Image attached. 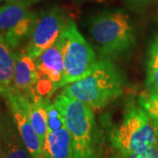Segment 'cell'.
Returning a JSON list of instances; mask_svg holds the SVG:
<instances>
[{"mask_svg":"<svg viewBox=\"0 0 158 158\" xmlns=\"http://www.w3.org/2000/svg\"><path fill=\"white\" fill-rule=\"evenodd\" d=\"M123 76L109 59L97 61L90 73L65 86L62 94L91 108H103L122 95Z\"/></svg>","mask_w":158,"mask_h":158,"instance_id":"cell-1","label":"cell"},{"mask_svg":"<svg viewBox=\"0 0 158 158\" xmlns=\"http://www.w3.org/2000/svg\"><path fill=\"white\" fill-rule=\"evenodd\" d=\"M54 103L63 114L71 135L73 158L101 157V134L91 107L64 94L58 95Z\"/></svg>","mask_w":158,"mask_h":158,"instance_id":"cell-2","label":"cell"},{"mask_svg":"<svg viewBox=\"0 0 158 158\" xmlns=\"http://www.w3.org/2000/svg\"><path fill=\"white\" fill-rule=\"evenodd\" d=\"M90 36L105 56L116 57L135 45V35L128 14L121 10L106 11L92 18Z\"/></svg>","mask_w":158,"mask_h":158,"instance_id":"cell-3","label":"cell"},{"mask_svg":"<svg viewBox=\"0 0 158 158\" xmlns=\"http://www.w3.org/2000/svg\"><path fill=\"white\" fill-rule=\"evenodd\" d=\"M110 141L113 148L125 156L141 151L158 141V121L142 107L131 106L121 123L112 130Z\"/></svg>","mask_w":158,"mask_h":158,"instance_id":"cell-4","label":"cell"},{"mask_svg":"<svg viewBox=\"0 0 158 158\" xmlns=\"http://www.w3.org/2000/svg\"><path fill=\"white\" fill-rule=\"evenodd\" d=\"M57 41L64 64L62 87L88 76L96 64V55L72 19H69Z\"/></svg>","mask_w":158,"mask_h":158,"instance_id":"cell-5","label":"cell"},{"mask_svg":"<svg viewBox=\"0 0 158 158\" xmlns=\"http://www.w3.org/2000/svg\"><path fill=\"white\" fill-rule=\"evenodd\" d=\"M38 14L29 6L6 3L0 6V39L11 49L18 48L29 39Z\"/></svg>","mask_w":158,"mask_h":158,"instance_id":"cell-6","label":"cell"},{"mask_svg":"<svg viewBox=\"0 0 158 158\" xmlns=\"http://www.w3.org/2000/svg\"><path fill=\"white\" fill-rule=\"evenodd\" d=\"M68 20L65 11L59 6H53L41 11L38 14L25 52L36 59L56 42Z\"/></svg>","mask_w":158,"mask_h":158,"instance_id":"cell-7","label":"cell"},{"mask_svg":"<svg viewBox=\"0 0 158 158\" xmlns=\"http://www.w3.org/2000/svg\"><path fill=\"white\" fill-rule=\"evenodd\" d=\"M3 96L6 98L13 123L33 158H43V147L34 131L27 113V98L11 88Z\"/></svg>","mask_w":158,"mask_h":158,"instance_id":"cell-8","label":"cell"},{"mask_svg":"<svg viewBox=\"0 0 158 158\" xmlns=\"http://www.w3.org/2000/svg\"><path fill=\"white\" fill-rule=\"evenodd\" d=\"M38 76L39 72L34 58L25 50L17 54L12 82L13 90L27 98L34 96V85Z\"/></svg>","mask_w":158,"mask_h":158,"instance_id":"cell-9","label":"cell"},{"mask_svg":"<svg viewBox=\"0 0 158 158\" xmlns=\"http://www.w3.org/2000/svg\"><path fill=\"white\" fill-rule=\"evenodd\" d=\"M0 158H33L10 119L0 123Z\"/></svg>","mask_w":158,"mask_h":158,"instance_id":"cell-10","label":"cell"},{"mask_svg":"<svg viewBox=\"0 0 158 158\" xmlns=\"http://www.w3.org/2000/svg\"><path fill=\"white\" fill-rule=\"evenodd\" d=\"M35 60L39 73L44 75L53 82L56 89L62 87L64 64L58 41L43 51Z\"/></svg>","mask_w":158,"mask_h":158,"instance_id":"cell-11","label":"cell"},{"mask_svg":"<svg viewBox=\"0 0 158 158\" xmlns=\"http://www.w3.org/2000/svg\"><path fill=\"white\" fill-rule=\"evenodd\" d=\"M43 158H73L71 135L66 127L48 132L43 145Z\"/></svg>","mask_w":158,"mask_h":158,"instance_id":"cell-12","label":"cell"},{"mask_svg":"<svg viewBox=\"0 0 158 158\" xmlns=\"http://www.w3.org/2000/svg\"><path fill=\"white\" fill-rule=\"evenodd\" d=\"M26 97V96H25ZM27 98V113L31 124L39 136L42 147L45 143L46 137L48 134V105L50 103L49 98H41L34 95Z\"/></svg>","mask_w":158,"mask_h":158,"instance_id":"cell-13","label":"cell"},{"mask_svg":"<svg viewBox=\"0 0 158 158\" xmlns=\"http://www.w3.org/2000/svg\"><path fill=\"white\" fill-rule=\"evenodd\" d=\"M15 62L16 55L3 40L0 39V85L5 90L4 94L12 88Z\"/></svg>","mask_w":158,"mask_h":158,"instance_id":"cell-14","label":"cell"},{"mask_svg":"<svg viewBox=\"0 0 158 158\" xmlns=\"http://www.w3.org/2000/svg\"><path fill=\"white\" fill-rule=\"evenodd\" d=\"M147 87L148 92H158V40L149 51Z\"/></svg>","mask_w":158,"mask_h":158,"instance_id":"cell-15","label":"cell"},{"mask_svg":"<svg viewBox=\"0 0 158 158\" xmlns=\"http://www.w3.org/2000/svg\"><path fill=\"white\" fill-rule=\"evenodd\" d=\"M48 113V132H54L66 127L65 118L62 113L55 105V103H49L47 109Z\"/></svg>","mask_w":158,"mask_h":158,"instance_id":"cell-16","label":"cell"},{"mask_svg":"<svg viewBox=\"0 0 158 158\" xmlns=\"http://www.w3.org/2000/svg\"><path fill=\"white\" fill-rule=\"evenodd\" d=\"M141 106L158 121V92H148L140 98Z\"/></svg>","mask_w":158,"mask_h":158,"instance_id":"cell-17","label":"cell"},{"mask_svg":"<svg viewBox=\"0 0 158 158\" xmlns=\"http://www.w3.org/2000/svg\"><path fill=\"white\" fill-rule=\"evenodd\" d=\"M127 158H158V141L147 148L127 156Z\"/></svg>","mask_w":158,"mask_h":158,"instance_id":"cell-18","label":"cell"},{"mask_svg":"<svg viewBox=\"0 0 158 158\" xmlns=\"http://www.w3.org/2000/svg\"><path fill=\"white\" fill-rule=\"evenodd\" d=\"M38 0H6V3H16V4H22L25 6H30Z\"/></svg>","mask_w":158,"mask_h":158,"instance_id":"cell-19","label":"cell"},{"mask_svg":"<svg viewBox=\"0 0 158 158\" xmlns=\"http://www.w3.org/2000/svg\"><path fill=\"white\" fill-rule=\"evenodd\" d=\"M127 3H130V4H133V5H141V4H143V3H146L149 0H126Z\"/></svg>","mask_w":158,"mask_h":158,"instance_id":"cell-20","label":"cell"},{"mask_svg":"<svg viewBox=\"0 0 158 158\" xmlns=\"http://www.w3.org/2000/svg\"><path fill=\"white\" fill-rule=\"evenodd\" d=\"M108 158H127V156H125V155H123L122 153L116 151V152L114 153L113 155H112L111 156H109Z\"/></svg>","mask_w":158,"mask_h":158,"instance_id":"cell-21","label":"cell"},{"mask_svg":"<svg viewBox=\"0 0 158 158\" xmlns=\"http://www.w3.org/2000/svg\"><path fill=\"white\" fill-rule=\"evenodd\" d=\"M4 92H5V90H4L3 88H2V86L0 85V94H2V95H3V94H4Z\"/></svg>","mask_w":158,"mask_h":158,"instance_id":"cell-22","label":"cell"},{"mask_svg":"<svg viewBox=\"0 0 158 158\" xmlns=\"http://www.w3.org/2000/svg\"><path fill=\"white\" fill-rule=\"evenodd\" d=\"M2 1H3V0H0V3H1V2H2Z\"/></svg>","mask_w":158,"mask_h":158,"instance_id":"cell-23","label":"cell"}]
</instances>
